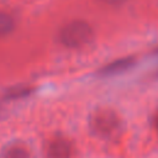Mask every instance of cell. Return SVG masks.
I'll list each match as a JSON object with an SVG mask.
<instances>
[{
	"mask_svg": "<svg viewBox=\"0 0 158 158\" xmlns=\"http://www.w3.org/2000/svg\"><path fill=\"white\" fill-rule=\"evenodd\" d=\"M102 1L106 2V4H109V5H120V4L125 2L126 0H102Z\"/></svg>",
	"mask_w": 158,
	"mask_h": 158,
	"instance_id": "52a82bcc",
	"label": "cell"
},
{
	"mask_svg": "<svg viewBox=\"0 0 158 158\" xmlns=\"http://www.w3.org/2000/svg\"><path fill=\"white\" fill-rule=\"evenodd\" d=\"M59 38L64 46L69 48H79L91 41L93 28L84 21H72L62 28Z\"/></svg>",
	"mask_w": 158,
	"mask_h": 158,
	"instance_id": "6da1fadb",
	"label": "cell"
},
{
	"mask_svg": "<svg viewBox=\"0 0 158 158\" xmlns=\"http://www.w3.org/2000/svg\"><path fill=\"white\" fill-rule=\"evenodd\" d=\"M93 132L100 137L112 136L118 130V118L111 110H99L90 118Z\"/></svg>",
	"mask_w": 158,
	"mask_h": 158,
	"instance_id": "7a4b0ae2",
	"label": "cell"
},
{
	"mask_svg": "<svg viewBox=\"0 0 158 158\" xmlns=\"http://www.w3.org/2000/svg\"><path fill=\"white\" fill-rule=\"evenodd\" d=\"M154 125H156V127H157V130H158V115L154 117Z\"/></svg>",
	"mask_w": 158,
	"mask_h": 158,
	"instance_id": "ba28073f",
	"label": "cell"
},
{
	"mask_svg": "<svg viewBox=\"0 0 158 158\" xmlns=\"http://www.w3.org/2000/svg\"><path fill=\"white\" fill-rule=\"evenodd\" d=\"M0 158H31V153L26 146L14 142L2 148Z\"/></svg>",
	"mask_w": 158,
	"mask_h": 158,
	"instance_id": "277c9868",
	"label": "cell"
},
{
	"mask_svg": "<svg viewBox=\"0 0 158 158\" xmlns=\"http://www.w3.org/2000/svg\"><path fill=\"white\" fill-rule=\"evenodd\" d=\"M131 65H132V60L128 59V58H125V59H120V60H116V62L109 64L107 67L104 68L102 72L105 74H116V73H120V72L126 70Z\"/></svg>",
	"mask_w": 158,
	"mask_h": 158,
	"instance_id": "5b68a950",
	"label": "cell"
},
{
	"mask_svg": "<svg viewBox=\"0 0 158 158\" xmlns=\"http://www.w3.org/2000/svg\"><path fill=\"white\" fill-rule=\"evenodd\" d=\"M14 25H15L14 19L9 14L0 11V36L7 35L9 32H11L14 28Z\"/></svg>",
	"mask_w": 158,
	"mask_h": 158,
	"instance_id": "8992f818",
	"label": "cell"
},
{
	"mask_svg": "<svg viewBox=\"0 0 158 158\" xmlns=\"http://www.w3.org/2000/svg\"><path fill=\"white\" fill-rule=\"evenodd\" d=\"M72 146L65 138H54L47 147L48 158H69Z\"/></svg>",
	"mask_w": 158,
	"mask_h": 158,
	"instance_id": "3957f363",
	"label": "cell"
}]
</instances>
